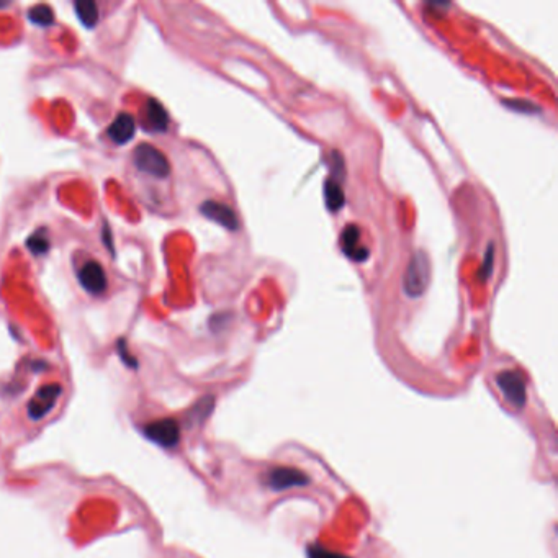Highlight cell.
Wrapping results in <instances>:
<instances>
[{"instance_id":"obj_1","label":"cell","mask_w":558,"mask_h":558,"mask_svg":"<svg viewBox=\"0 0 558 558\" xmlns=\"http://www.w3.org/2000/svg\"><path fill=\"white\" fill-rule=\"evenodd\" d=\"M133 163L144 174L164 178L171 174V164L166 156L153 144L141 143L133 151Z\"/></svg>"},{"instance_id":"obj_2","label":"cell","mask_w":558,"mask_h":558,"mask_svg":"<svg viewBox=\"0 0 558 558\" xmlns=\"http://www.w3.org/2000/svg\"><path fill=\"white\" fill-rule=\"evenodd\" d=\"M429 273H431V265H429L427 255L422 250H417L412 254L403 280V288L408 297L416 298L426 292L429 285Z\"/></svg>"},{"instance_id":"obj_3","label":"cell","mask_w":558,"mask_h":558,"mask_svg":"<svg viewBox=\"0 0 558 558\" xmlns=\"http://www.w3.org/2000/svg\"><path fill=\"white\" fill-rule=\"evenodd\" d=\"M143 432L151 442L158 444L164 449L176 447L178 440H181V426L172 417H163V420L148 422Z\"/></svg>"},{"instance_id":"obj_4","label":"cell","mask_w":558,"mask_h":558,"mask_svg":"<svg viewBox=\"0 0 558 558\" xmlns=\"http://www.w3.org/2000/svg\"><path fill=\"white\" fill-rule=\"evenodd\" d=\"M63 393V388L58 383H48L41 387L35 396L30 400V403L26 406V412L28 417L31 421H41L43 417H46L49 412L53 411V408L58 403L59 396Z\"/></svg>"},{"instance_id":"obj_5","label":"cell","mask_w":558,"mask_h":558,"mask_svg":"<svg viewBox=\"0 0 558 558\" xmlns=\"http://www.w3.org/2000/svg\"><path fill=\"white\" fill-rule=\"evenodd\" d=\"M496 383L501 392H503L507 403L514 408H522L526 405V383L519 372L506 370L496 377Z\"/></svg>"},{"instance_id":"obj_6","label":"cell","mask_w":558,"mask_h":558,"mask_svg":"<svg viewBox=\"0 0 558 558\" xmlns=\"http://www.w3.org/2000/svg\"><path fill=\"white\" fill-rule=\"evenodd\" d=\"M79 283L86 292L92 295H102L107 290V275L103 267L96 260H88L81 267Z\"/></svg>"},{"instance_id":"obj_7","label":"cell","mask_w":558,"mask_h":558,"mask_svg":"<svg viewBox=\"0 0 558 558\" xmlns=\"http://www.w3.org/2000/svg\"><path fill=\"white\" fill-rule=\"evenodd\" d=\"M200 211H202V215L206 216V218L218 223V225H221V226H225L226 230L236 231L239 228L238 215L234 213V210L231 208V206H228L225 203L213 202V200H206V202L200 206Z\"/></svg>"},{"instance_id":"obj_8","label":"cell","mask_w":558,"mask_h":558,"mask_svg":"<svg viewBox=\"0 0 558 558\" xmlns=\"http://www.w3.org/2000/svg\"><path fill=\"white\" fill-rule=\"evenodd\" d=\"M308 477L303 472L295 470V468H273L269 475V487L275 491H283L293 487H305L308 485Z\"/></svg>"},{"instance_id":"obj_9","label":"cell","mask_w":558,"mask_h":558,"mask_svg":"<svg viewBox=\"0 0 558 558\" xmlns=\"http://www.w3.org/2000/svg\"><path fill=\"white\" fill-rule=\"evenodd\" d=\"M340 244H343L344 254L355 262H365L368 255H370L365 245L360 244V230L355 225L345 226L343 238H340Z\"/></svg>"},{"instance_id":"obj_10","label":"cell","mask_w":558,"mask_h":558,"mask_svg":"<svg viewBox=\"0 0 558 558\" xmlns=\"http://www.w3.org/2000/svg\"><path fill=\"white\" fill-rule=\"evenodd\" d=\"M136 123L130 113H120L108 126L107 135L116 144H125L135 136Z\"/></svg>"},{"instance_id":"obj_11","label":"cell","mask_w":558,"mask_h":558,"mask_svg":"<svg viewBox=\"0 0 558 558\" xmlns=\"http://www.w3.org/2000/svg\"><path fill=\"white\" fill-rule=\"evenodd\" d=\"M146 121L148 126L153 128L154 131H166L169 126V115H167L163 103L158 100L149 98L146 105Z\"/></svg>"},{"instance_id":"obj_12","label":"cell","mask_w":558,"mask_h":558,"mask_svg":"<svg viewBox=\"0 0 558 558\" xmlns=\"http://www.w3.org/2000/svg\"><path fill=\"white\" fill-rule=\"evenodd\" d=\"M325 200H326V206L331 213H336L340 208H343L345 203V197H344V191L340 187L339 181H334V178H329L325 186Z\"/></svg>"},{"instance_id":"obj_13","label":"cell","mask_w":558,"mask_h":558,"mask_svg":"<svg viewBox=\"0 0 558 558\" xmlns=\"http://www.w3.org/2000/svg\"><path fill=\"white\" fill-rule=\"evenodd\" d=\"M77 19L82 21L86 28H93L98 21V7L92 0H77L74 4Z\"/></svg>"},{"instance_id":"obj_14","label":"cell","mask_w":558,"mask_h":558,"mask_svg":"<svg viewBox=\"0 0 558 558\" xmlns=\"http://www.w3.org/2000/svg\"><path fill=\"white\" fill-rule=\"evenodd\" d=\"M28 19L38 26H49L54 21V14L48 5H36L28 12Z\"/></svg>"},{"instance_id":"obj_15","label":"cell","mask_w":558,"mask_h":558,"mask_svg":"<svg viewBox=\"0 0 558 558\" xmlns=\"http://www.w3.org/2000/svg\"><path fill=\"white\" fill-rule=\"evenodd\" d=\"M26 245H28V249H30L35 255H41L44 253H48L49 239L46 236V231L40 230V231H36L35 234H31V236L28 238Z\"/></svg>"},{"instance_id":"obj_16","label":"cell","mask_w":558,"mask_h":558,"mask_svg":"<svg viewBox=\"0 0 558 558\" xmlns=\"http://www.w3.org/2000/svg\"><path fill=\"white\" fill-rule=\"evenodd\" d=\"M493 267H494V244H489L487 255H485L483 265L478 273L480 278H482V280H488V278L491 277V273H493Z\"/></svg>"},{"instance_id":"obj_17","label":"cell","mask_w":558,"mask_h":558,"mask_svg":"<svg viewBox=\"0 0 558 558\" xmlns=\"http://www.w3.org/2000/svg\"><path fill=\"white\" fill-rule=\"evenodd\" d=\"M504 107L512 108L516 111H524V113H532V111H539L540 108L535 107L531 102H524V100H506Z\"/></svg>"},{"instance_id":"obj_18","label":"cell","mask_w":558,"mask_h":558,"mask_svg":"<svg viewBox=\"0 0 558 558\" xmlns=\"http://www.w3.org/2000/svg\"><path fill=\"white\" fill-rule=\"evenodd\" d=\"M116 345H118V355H120V359H121L123 362H125V364H126L128 367H130V368H136V367H138V362H136L135 357H133L130 352H128V348H126L125 339H118V344H116Z\"/></svg>"},{"instance_id":"obj_19","label":"cell","mask_w":558,"mask_h":558,"mask_svg":"<svg viewBox=\"0 0 558 558\" xmlns=\"http://www.w3.org/2000/svg\"><path fill=\"white\" fill-rule=\"evenodd\" d=\"M306 554H308V558H348L344 555L333 554V552H328L326 549H321V547H318V545L308 547Z\"/></svg>"},{"instance_id":"obj_20","label":"cell","mask_w":558,"mask_h":558,"mask_svg":"<svg viewBox=\"0 0 558 558\" xmlns=\"http://www.w3.org/2000/svg\"><path fill=\"white\" fill-rule=\"evenodd\" d=\"M103 243L110 249V253L113 254V243H111V233H110L108 225L103 226Z\"/></svg>"},{"instance_id":"obj_21","label":"cell","mask_w":558,"mask_h":558,"mask_svg":"<svg viewBox=\"0 0 558 558\" xmlns=\"http://www.w3.org/2000/svg\"><path fill=\"white\" fill-rule=\"evenodd\" d=\"M7 5H9V4H4V2H0V9H2V7H7Z\"/></svg>"}]
</instances>
